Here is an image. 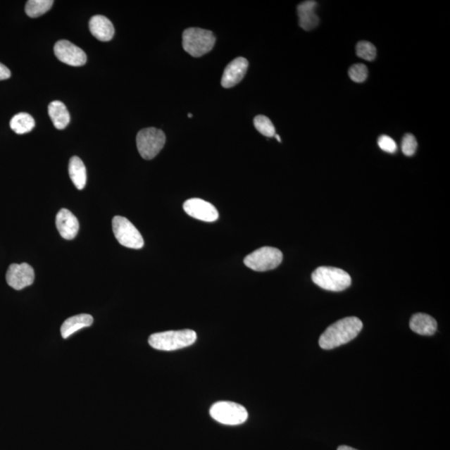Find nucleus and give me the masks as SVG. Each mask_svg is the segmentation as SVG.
<instances>
[{"mask_svg":"<svg viewBox=\"0 0 450 450\" xmlns=\"http://www.w3.org/2000/svg\"><path fill=\"white\" fill-rule=\"evenodd\" d=\"M363 329V323L357 317L344 318L331 325L320 336V346L332 349L356 339Z\"/></svg>","mask_w":450,"mask_h":450,"instance_id":"1","label":"nucleus"},{"mask_svg":"<svg viewBox=\"0 0 450 450\" xmlns=\"http://www.w3.org/2000/svg\"><path fill=\"white\" fill-rule=\"evenodd\" d=\"M196 339L197 335L194 330H170L150 335L149 344L150 346L158 350L174 351L189 346Z\"/></svg>","mask_w":450,"mask_h":450,"instance_id":"2","label":"nucleus"},{"mask_svg":"<svg viewBox=\"0 0 450 450\" xmlns=\"http://www.w3.org/2000/svg\"><path fill=\"white\" fill-rule=\"evenodd\" d=\"M312 280L325 290L339 292L349 287L351 277L346 271L338 268L321 266L312 273Z\"/></svg>","mask_w":450,"mask_h":450,"instance_id":"3","label":"nucleus"},{"mask_svg":"<svg viewBox=\"0 0 450 450\" xmlns=\"http://www.w3.org/2000/svg\"><path fill=\"white\" fill-rule=\"evenodd\" d=\"M216 38L211 31L199 28H189L183 33V48L191 56L199 58L211 52Z\"/></svg>","mask_w":450,"mask_h":450,"instance_id":"4","label":"nucleus"},{"mask_svg":"<svg viewBox=\"0 0 450 450\" xmlns=\"http://www.w3.org/2000/svg\"><path fill=\"white\" fill-rule=\"evenodd\" d=\"M210 413L213 420L226 425H242L248 419L246 408L235 402L220 401L213 404Z\"/></svg>","mask_w":450,"mask_h":450,"instance_id":"5","label":"nucleus"},{"mask_svg":"<svg viewBox=\"0 0 450 450\" xmlns=\"http://www.w3.org/2000/svg\"><path fill=\"white\" fill-rule=\"evenodd\" d=\"M166 137L165 133L156 128H147L140 130L136 138L137 148L141 157L150 161L156 158L165 146Z\"/></svg>","mask_w":450,"mask_h":450,"instance_id":"6","label":"nucleus"},{"mask_svg":"<svg viewBox=\"0 0 450 450\" xmlns=\"http://www.w3.org/2000/svg\"><path fill=\"white\" fill-rule=\"evenodd\" d=\"M283 261V254L274 247H262L244 258V265L249 269L265 272L276 269Z\"/></svg>","mask_w":450,"mask_h":450,"instance_id":"7","label":"nucleus"},{"mask_svg":"<svg viewBox=\"0 0 450 450\" xmlns=\"http://www.w3.org/2000/svg\"><path fill=\"white\" fill-rule=\"evenodd\" d=\"M113 232L123 246L139 249L143 248L144 241L139 231L125 217L115 216L112 220Z\"/></svg>","mask_w":450,"mask_h":450,"instance_id":"8","label":"nucleus"},{"mask_svg":"<svg viewBox=\"0 0 450 450\" xmlns=\"http://www.w3.org/2000/svg\"><path fill=\"white\" fill-rule=\"evenodd\" d=\"M56 56L63 63L70 66L85 65L87 56L78 46L68 40H60L54 45Z\"/></svg>","mask_w":450,"mask_h":450,"instance_id":"9","label":"nucleus"},{"mask_svg":"<svg viewBox=\"0 0 450 450\" xmlns=\"http://www.w3.org/2000/svg\"><path fill=\"white\" fill-rule=\"evenodd\" d=\"M6 280L11 288L21 290L30 286L35 281V270L28 263H13L8 267Z\"/></svg>","mask_w":450,"mask_h":450,"instance_id":"10","label":"nucleus"},{"mask_svg":"<svg viewBox=\"0 0 450 450\" xmlns=\"http://www.w3.org/2000/svg\"><path fill=\"white\" fill-rule=\"evenodd\" d=\"M184 210L187 215L199 220L215 222L219 219V212L216 208L206 200L190 199L184 204Z\"/></svg>","mask_w":450,"mask_h":450,"instance_id":"11","label":"nucleus"},{"mask_svg":"<svg viewBox=\"0 0 450 450\" xmlns=\"http://www.w3.org/2000/svg\"><path fill=\"white\" fill-rule=\"evenodd\" d=\"M249 62L243 57L236 58L225 68L223 75L221 85L223 87L229 89L238 85L246 75Z\"/></svg>","mask_w":450,"mask_h":450,"instance_id":"12","label":"nucleus"},{"mask_svg":"<svg viewBox=\"0 0 450 450\" xmlns=\"http://www.w3.org/2000/svg\"><path fill=\"white\" fill-rule=\"evenodd\" d=\"M56 227L63 239L70 240L76 237L80 229L79 220L74 213L62 208L56 215Z\"/></svg>","mask_w":450,"mask_h":450,"instance_id":"13","label":"nucleus"},{"mask_svg":"<svg viewBox=\"0 0 450 450\" xmlns=\"http://www.w3.org/2000/svg\"><path fill=\"white\" fill-rule=\"evenodd\" d=\"M317 2L313 0L299 4L297 7L299 15V24L301 28L306 31L312 30L319 25L320 19L316 15L315 10Z\"/></svg>","mask_w":450,"mask_h":450,"instance_id":"14","label":"nucleus"},{"mask_svg":"<svg viewBox=\"0 0 450 450\" xmlns=\"http://www.w3.org/2000/svg\"><path fill=\"white\" fill-rule=\"evenodd\" d=\"M89 30L94 37L103 42H108L115 35V27L106 16L95 15L89 21Z\"/></svg>","mask_w":450,"mask_h":450,"instance_id":"15","label":"nucleus"},{"mask_svg":"<svg viewBox=\"0 0 450 450\" xmlns=\"http://www.w3.org/2000/svg\"><path fill=\"white\" fill-rule=\"evenodd\" d=\"M437 322L433 317L423 313H415L410 321L411 330L420 335H435L437 330Z\"/></svg>","mask_w":450,"mask_h":450,"instance_id":"16","label":"nucleus"},{"mask_svg":"<svg viewBox=\"0 0 450 450\" xmlns=\"http://www.w3.org/2000/svg\"><path fill=\"white\" fill-rule=\"evenodd\" d=\"M93 322V317L87 313H81V315L70 317L63 322L61 326L62 337L68 339L77 331L92 325Z\"/></svg>","mask_w":450,"mask_h":450,"instance_id":"17","label":"nucleus"},{"mask_svg":"<svg viewBox=\"0 0 450 450\" xmlns=\"http://www.w3.org/2000/svg\"><path fill=\"white\" fill-rule=\"evenodd\" d=\"M49 115L54 127L57 130H65L70 122V115L68 108L61 101H54L49 104Z\"/></svg>","mask_w":450,"mask_h":450,"instance_id":"18","label":"nucleus"},{"mask_svg":"<svg viewBox=\"0 0 450 450\" xmlns=\"http://www.w3.org/2000/svg\"><path fill=\"white\" fill-rule=\"evenodd\" d=\"M69 173L75 187L80 190L84 189L87 181V174L85 163L79 157L74 156L70 158Z\"/></svg>","mask_w":450,"mask_h":450,"instance_id":"19","label":"nucleus"},{"mask_svg":"<svg viewBox=\"0 0 450 450\" xmlns=\"http://www.w3.org/2000/svg\"><path fill=\"white\" fill-rule=\"evenodd\" d=\"M35 127V121L29 113H20L11 120V128L18 135L29 133Z\"/></svg>","mask_w":450,"mask_h":450,"instance_id":"20","label":"nucleus"},{"mask_svg":"<svg viewBox=\"0 0 450 450\" xmlns=\"http://www.w3.org/2000/svg\"><path fill=\"white\" fill-rule=\"evenodd\" d=\"M53 4L52 0H30L26 4L25 12L31 18H37L47 13Z\"/></svg>","mask_w":450,"mask_h":450,"instance_id":"21","label":"nucleus"},{"mask_svg":"<svg viewBox=\"0 0 450 450\" xmlns=\"http://www.w3.org/2000/svg\"><path fill=\"white\" fill-rule=\"evenodd\" d=\"M254 125L256 129L265 137H274L275 128L269 118L265 115H258L254 118Z\"/></svg>","mask_w":450,"mask_h":450,"instance_id":"22","label":"nucleus"},{"mask_svg":"<svg viewBox=\"0 0 450 450\" xmlns=\"http://www.w3.org/2000/svg\"><path fill=\"white\" fill-rule=\"evenodd\" d=\"M357 56L363 60L368 61H374L376 58L377 50L374 44L368 41H361L356 46Z\"/></svg>","mask_w":450,"mask_h":450,"instance_id":"23","label":"nucleus"},{"mask_svg":"<svg viewBox=\"0 0 450 450\" xmlns=\"http://www.w3.org/2000/svg\"><path fill=\"white\" fill-rule=\"evenodd\" d=\"M349 78L356 83H363L368 77V68L363 63H356L349 70Z\"/></svg>","mask_w":450,"mask_h":450,"instance_id":"24","label":"nucleus"},{"mask_svg":"<svg viewBox=\"0 0 450 450\" xmlns=\"http://www.w3.org/2000/svg\"><path fill=\"white\" fill-rule=\"evenodd\" d=\"M418 147L417 140L411 134L404 135L402 140V152L404 156L411 157L415 154Z\"/></svg>","mask_w":450,"mask_h":450,"instance_id":"25","label":"nucleus"},{"mask_svg":"<svg viewBox=\"0 0 450 450\" xmlns=\"http://www.w3.org/2000/svg\"><path fill=\"white\" fill-rule=\"evenodd\" d=\"M380 148L385 152L393 154L396 152L397 144L395 141L387 135H381L378 139Z\"/></svg>","mask_w":450,"mask_h":450,"instance_id":"26","label":"nucleus"},{"mask_svg":"<svg viewBox=\"0 0 450 450\" xmlns=\"http://www.w3.org/2000/svg\"><path fill=\"white\" fill-rule=\"evenodd\" d=\"M11 76V72L6 65L0 63V80H4L10 79Z\"/></svg>","mask_w":450,"mask_h":450,"instance_id":"27","label":"nucleus"},{"mask_svg":"<svg viewBox=\"0 0 450 450\" xmlns=\"http://www.w3.org/2000/svg\"><path fill=\"white\" fill-rule=\"evenodd\" d=\"M338 450H358V449H354L352 447L346 446V445H342V446H339L338 448Z\"/></svg>","mask_w":450,"mask_h":450,"instance_id":"28","label":"nucleus"},{"mask_svg":"<svg viewBox=\"0 0 450 450\" xmlns=\"http://www.w3.org/2000/svg\"><path fill=\"white\" fill-rule=\"evenodd\" d=\"M275 137L277 139H278V141H280V142H281V139H280V136H279L278 135H275Z\"/></svg>","mask_w":450,"mask_h":450,"instance_id":"29","label":"nucleus"},{"mask_svg":"<svg viewBox=\"0 0 450 450\" xmlns=\"http://www.w3.org/2000/svg\"><path fill=\"white\" fill-rule=\"evenodd\" d=\"M193 115H191V113H189V118H192Z\"/></svg>","mask_w":450,"mask_h":450,"instance_id":"30","label":"nucleus"}]
</instances>
